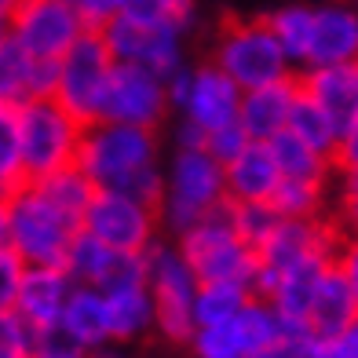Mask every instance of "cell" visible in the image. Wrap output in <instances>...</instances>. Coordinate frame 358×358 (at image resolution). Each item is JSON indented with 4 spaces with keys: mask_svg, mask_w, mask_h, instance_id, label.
Masks as SVG:
<instances>
[{
    "mask_svg": "<svg viewBox=\"0 0 358 358\" xmlns=\"http://www.w3.org/2000/svg\"><path fill=\"white\" fill-rule=\"evenodd\" d=\"M271 157L278 165L282 179H307V183H329L336 176L333 172V157L318 154L315 146H307L303 139H296L292 132H278L274 139H267Z\"/></svg>",
    "mask_w": 358,
    "mask_h": 358,
    "instance_id": "cell-26",
    "label": "cell"
},
{
    "mask_svg": "<svg viewBox=\"0 0 358 358\" xmlns=\"http://www.w3.org/2000/svg\"><path fill=\"white\" fill-rule=\"evenodd\" d=\"M4 37H8V15L0 11V41H4Z\"/></svg>",
    "mask_w": 358,
    "mask_h": 358,
    "instance_id": "cell-47",
    "label": "cell"
},
{
    "mask_svg": "<svg viewBox=\"0 0 358 358\" xmlns=\"http://www.w3.org/2000/svg\"><path fill=\"white\" fill-rule=\"evenodd\" d=\"M85 358H132L124 351V344H103V348H95V351H88Z\"/></svg>",
    "mask_w": 358,
    "mask_h": 358,
    "instance_id": "cell-44",
    "label": "cell"
},
{
    "mask_svg": "<svg viewBox=\"0 0 358 358\" xmlns=\"http://www.w3.org/2000/svg\"><path fill=\"white\" fill-rule=\"evenodd\" d=\"M22 4V0H0V11H4V15H11L15 8H19Z\"/></svg>",
    "mask_w": 358,
    "mask_h": 358,
    "instance_id": "cell-46",
    "label": "cell"
},
{
    "mask_svg": "<svg viewBox=\"0 0 358 358\" xmlns=\"http://www.w3.org/2000/svg\"><path fill=\"white\" fill-rule=\"evenodd\" d=\"M278 329H282V315L271 307V300L252 292V300L234 318L194 329L190 351L194 358H245L256 351H267Z\"/></svg>",
    "mask_w": 358,
    "mask_h": 358,
    "instance_id": "cell-13",
    "label": "cell"
},
{
    "mask_svg": "<svg viewBox=\"0 0 358 358\" xmlns=\"http://www.w3.org/2000/svg\"><path fill=\"white\" fill-rule=\"evenodd\" d=\"M355 8H358V4H355Z\"/></svg>",
    "mask_w": 358,
    "mask_h": 358,
    "instance_id": "cell-49",
    "label": "cell"
},
{
    "mask_svg": "<svg viewBox=\"0 0 358 358\" xmlns=\"http://www.w3.org/2000/svg\"><path fill=\"white\" fill-rule=\"evenodd\" d=\"M103 296H106V311H110L113 344H132V340H143L146 333H154V300H150V289H146V278L106 289Z\"/></svg>",
    "mask_w": 358,
    "mask_h": 358,
    "instance_id": "cell-24",
    "label": "cell"
},
{
    "mask_svg": "<svg viewBox=\"0 0 358 358\" xmlns=\"http://www.w3.org/2000/svg\"><path fill=\"white\" fill-rule=\"evenodd\" d=\"M249 143H252V139L245 136V128L234 121V124H227V128H216L213 136H205V150L213 154L216 161H223V165H227V161H231L234 154H241Z\"/></svg>",
    "mask_w": 358,
    "mask_h": 358,
    "instance_id": "cell-38",
    "label": "cell"
},
{
    "mask_svg": "<svg viewBox=\"0 0 358 358\" xmlns=\"http://www.w3.org/2000/svg\"><path fill=\"white\" fill-rule=\"evenodd\" d=\"M55 329L70 340L77 351H95L103 344H113L110 336V311H106V296L92 285H73L66 307H62V318Z\"/></svg>",
    "mask_w": 358,
    "mask_h": 358,
    "instance_id": "cell-23",
    "label": "cell"
},
{
    "mask_svg": "<svg viewBox=\"0 0 358 358\" xmlns=\"http://www.w3.org/2000/svg\"><path fill=\"white\" fill-rule=\"evenodd\" d=\"M77 169L92 179L95 190H117L157 205L165 161L154 128L95 121L80 136Z\"/></svg>",
    "mask_w": 358,
    "mask_h": 358,
    "instance_id": "cell-1",
    "label": "cell"
},
{
    "mask_svg": "<svg viewBox=\"0 0 358 358\" xmlns=\"http://www.w3.org/2000/svg\"><path fill=\"white\" fill-rule=\"evenodd\" d=\"M340 231L325 216H282L274 231L256 245V292L285 267L303 259H333Z\"/></svg>",
    "mask_w": 358,
    "mask_h": 358,
    "instance_id": "cell-11",
    "label": "cell"
},
{
    "mask_svg": "<svg viewBox=\"0 0 358 358\" xmlns=\"http://www.w3.org/2000/svg\"><path fill=\"white\" fill-rule=\"evenodd\" d=\"M296 85L336 128H348L358 117V62L300 70Z\"/></svg>",
    "mask_w": 358,
    "mask_h": 358,
    "instance_id": "cell-19",
    "label": "cell"
},
{
    "mask_svg": "<svg viewBox=\"0 0 358 358\" xmlns=\"http://www.w3.org/2000/svg\"><path fill=\"white\" fill-rule=\"evenodd\" d=\"M34 358H85V351H77L59 329H48V333H37Z\"/></svg>",
    "mask_w": 358,
    "mask_h": 358,
    "instance_id": "cell-42",
    "label": "cell"
},
{
    "mask_svg": "<svg viewBox=\"0 0 358 358\" xmlns=\"http://www.w3.org/2000/svg\"><path fill=\"white\" fill-rule=\"evenodd\" d=\"M329 183H307V179H282L274 190V213L278 216H325Z\"/></svg>",
    "mask_w": 358,
    "mask_h": 358,
    "instance_id": "cell-31",
    "label": "cell"
},
{
    "mask_svg": "<svg viewBox=\"0 0 358 358\" xmlns=\"http://www.w3.org/2000/svg\"><path fill=\"white\" fill-rule=\"evenodd\" d=\"M22 259L11 249H0V311H11L15 292H19V278H22Z\"/></svg>",
    "mask_w": 358,
    "mask_h": 358,
    "instance_id": "cell-40",
    "label": "cell"
},
{
    "mask_svg": "<svg viewBox=\"0 0 358 358\" xmlns=\"http://www.w3.org/2000/svg\"><path fill=\"white\" fill-rule=\"evenodd\" d=\"M117 15L146 26H165L187 37L198 22V4L194 0H121Z\"/></svg>",
    "mask_w": 358,
    "mask_h": 358,
    "instance_id": "cell-29",
    "label": "cell"
},
{
    "mask_svg": "<svg viewBox=\"0 0 358 358\" xmlns=\"http://www.w3.org/2000/svg\"><path fill=\"white\" fill-rule=\"evenodd\" d=\"M80 231L117 252L143 256L157 241L161 220H157V205L143 198L117 194V190H95V198L80 216Z\"/></svg>",
    "mask_w": 358,
    "mask_h": 358,
    "instance_id": "cell-10",
    "label": "cell"
},
{
    "mask_svg": "<svg viewBox=\"0 0 358 358\" xmlns=\"http://www.w3.org/2000/svg\"><path fill=\"white\" fill-rule=\"evenodd\" d=\"M110 70H113V55H110L103 34L99 29H88V34L55 62L52 99H59L80 124H95L103 113V95H106Z\"/></svg>",
    "mask_w": 358,
    "mask_h": 358,
    "instance_id": "cell-9",
    "label": "cell"
},
{
    "mask_svg": "<svg viewBox=\"0 0 358 358\" xmlns=\"http://www.w3.org/2000/svg\"><path fill=\"white\" fill-rule=\"evenodd\" d=\"M146 289L154 300V333L169 344H190L194 336V292L198 274L176 241H154L143 256Z\"/></svg>",
    "mask_w": 358,
    "mask_h": 358,
    "instance_id": "cell-7",
    "label": "cell"
},
{
    "mask_svg": "<svg viewBox=\"0 0 358 358\" xmlns=\"http://www.w3.org/2000/svg\"><path fill=\"white\" fill-rule=\"evenodd\" d=\"M55 92V62L34 59L11 37L0 41V106H19Z\"/></svg>",
    "mask_w": 358,
    "mask_h": 358,
    "instance_id": "cell-20",
    "label": "cell"
},
{
    "mask_svg": "<svg viewBox=\"0 0 358 358\" xmlns=\"http://www.w3.org/2000/svg\"><path fill=\"white\" fill-rule=\"evenodd\" d=\"M278 183H282V172L274 165L267 143H249L245 150L234 154L223 165V187H227V201L231 205L271 201Z\"/></svg>",
    "mask_w": 358,
    "mask_h": 358,
    "instance_id": "cell-21",
    "label": "cell"
},
{
    "mask_svg": "<svg viewBox=\"0 0 358 358\" xmlns=\"http://www.w3.org/2000/svg\"><path fill=\"white\" fill-rule=\"evenodd\" d=\"M176 245L190 259L198 282H241L256 289V249L241 241L227 201L176 234Z\"/></svg>",
    "mask_w": 358,
    "mask_h": 358,
    "instance_id": "cell-6",
    "label": "cell"
},
{
    "mask_svg": "<svg viewBox=\"0 0 358 358\" xmlns=\"http://www.w3.org/2000/svg\"><path fill=\"white\" fill-rule=\"evenodd\" d=\"M0 249H8V216H4V198H0Z\"/></svg>",
    "mask_w": 358,
    "mask_h": 358,
    "instance_id": "cell-45",
    "label": "cell"
},
{
    "mask_svg": "<svg viewBox=\"0 0 358 358\" xmlns=\"http://www.w3.org/2000/svg\"><path fill=\"white\" fill-rule=\"evenodd\" d=\"M34 187H37L55 208H62V213H66L70 220H77V223H80V216H85L88 201L95 198V183H92V179L80 172L77 165L59 169V172L44 176V179H34Z\"/></svg>",
    "mask_w": 358,
    "mask_h": 358,
    "instance_id": "cell-28",
    "label": "cell"
},
{
    "mask_svg": "<svg viewBox=\"0 0 358 358\" xmlns=\"http://www.w3.org/2000/svg\"><path fill=\"white\" fill-rule=\"evenodd\" d=\"M336 62H358V8L348 0L311 4V26H307L300 70L336 66Z\"/></svg>",
    "mask_w": 358,
    "mask_h": 358,
    "instance_id": "cell-16",
    "label": "cell"
},
{
    "mask_svg": "<svg viewBox=\"0 0 358 358\" xmlns=\"http://www.w3.org/2000/svg\"><path fill=\"white\" fill-rule=\"evenodd\" d=\"M355 315H358V300H355L351 285L340 278L336 267H329L325 278L318 282L315 296H311V307H307V315H303V325L322 340V336L340 333Z\"/></svg>",
    "mask_w": 358,
    "mask_h": 358,
    "instance_id": "cell-25",
    "label": "cell"
},
{
    "mask_svg": "<svg viewBox=\"0 0 358 358\" xmlns=\"http://www.w3.org/2000/svg\"><path fill=\"white\" fill-rule=\"evenodd\" d=\"M34 348L37 333L15 311H0V358H34Z\"/></svg>",
    "mask_w": 358,
    "mask_h": 358,
    "instance_id": "cell-34",
    "label": "cell"
},
{
    "mask_svg": "<svg viewBox=\"0 0 358 358\" xmlns=\"http://www.w3.org/2000/svg\"><path fill=\"white\" fill-rule=\"evenodd\" d=\"M340 187H336V231L340 234H358V179L351 176H336Z\"/></svg>",
    "mask_w": 358,
    "mask_h": 358,
    "instance_id": "cell-36",
    "label": "cell"
},
{
    "mask_svg": "<svg viewBox=\"0 0 358 358\" xmlns=\"http://www.w3.org/2000/svg\"><path fill=\"white\" fill-rule=\"evenodd\" d=\"M70 4L80 11V19L88 22V29H103L113 15H117L121 0H70Z\"/></svg>",
    "mask_w": 358,
    "mask_h": 358,
    "instance_id": "cell-43",
    "label": "cell"
},
{
    "mask_svg": "<svg viewBox=\"0 0 358 358\" xmlns=\"http://www.w3.org/2000/svg\"><path fill=\"white\" fill-rule=\"evenodd\" d=\"M333 267L340 271V278L351 285L355 300H358V234H340V241H336V256H333Z\"/></svg>",
    "mask_w": 358,
    "mask_h": 358,
    "instance_id": "cell-41",
    "label": "cell"
},
{
    "mask_svg": "<svg viewBox=\"0 0 358 358\" xmlns=\"http://www.w3.org/2000/svg\"><path fill=\"white\" fill-rule=\"evenodd\" d=\"M252 292H256L252 285L241 282H201L194 292V329L234 318L252 300Z\"/></svg>",
    "mask_w": 358,
    "mask_h": 358,
    "instance_id": "cell-27",
    "label": "cell"
},
{
    "mask_svg": "<svg viewBox=\"0 0 358 358\" xmlns=\"http://www.w3.org/2000/svg\"><path fill=\"white\" fill-rule=\"evenodd\" d=\"M26 165H22V143L15 128V106H0V198H8L19 187H26Z\"/></svg>",
    "mask_w": 358,
    "mask_h": 358,
    "instance_id": "cell-32",
    "label": "cell"
},
{
    "mask_svg": "<svg viewBox=\"0 0 358 358\" xmlns=\"http://www.w3.org/2000/svg\"><path fill=\"white\" fill-rule=\"evenodd\" d=\"M333 172L358 179V117L348 128H340L336 146H333Z\"/></svg>",
    "mask_w": 358,
    "mask_h": 358,
    "instance_id": "cell-39",
    "label": "cell"
},
{
    "mask_svg": "<svg viewBox=\"0 0 358 358\" xmlns=\"http://www.w3.org/2000/svg\"><path fill=\"white\" fill-rule=\"evenodd\" d=\"M292 99H296V77L241 92L238 124L245 128V136H249L252 143H267V139H274L278 132H285Z\"/></svg>",
    "mask_w": 358,
    "mask_h": 358,
    "instance_id": "cell-22",
    "label": "cell"
},
{
    "mask_svg": "<svg viewBox=\"0 0 358 358\" xmlns=\"http://www.w3.org/2000/svg\"><path fill=\"white\" fill-rule=\"evenodd\" d=\"M311 358H358V315L333 336L315 340Z\"/></svg>",
    "mask_w": 358,
    "mask_h": 358,
    "instance_id": "cell-37",
    "label": "cell"
},
{
    "mask_svg": "<svg viewBox=\"0 0 358 358\" xmlns=\"http://www.w3.org/2000/svg\"><path fill=\"white\" fill-rule=\"evenodd\" d=\"M315 340L318 336L307 329L303 322L282 318V329H278V336H274V344L267 351H271V358H311Z\"/></svg>",
    "mask_w": 358,
    "mask_h": 358,
    "instance_id": "cell-35",
    "label": "cell"
},
{
    "mask_svg": "<svg viewBox=\"0 0 358 358\" xmlns=\"http://www.w3.org/2000/svg\"><path fill=\"white\" fill-rule=\"evenodd\" d=\"M169 106L179 113V121L194 124L201 136H213L216 128L238 121L241 88L216 62L183 66L179 73L169 77Z\"/></svg>",
    "mask_w": 358,
    "mask_h": 358,
    "instance_id": "cell-8",
    "label": "cell"
},
{
    "mask_svg": "<svg viewBox=\"0 0 358 358\" xmlns=\"http://www.w3.org/2000/svg\"><path fill=\"white\" fill-rule=\"evenodd\" d=\"M285 132H292L296 139H303L307 146H315L318 154L325 157H333V146H336V136H340V128L325 117V113L307 99V95L300 92L296 85V99H292V110H289V124H285Z\"/></svg>",
    "mask_w": 358,
    "mask_h": 358,
    "instance_id": "cell-30",
    "label": "cell"
},
{
    "mask_svg": "<svg viewBox=\"0 0 358 358\" xmlns=\"http://www.w3.org/2000/svg\"><path fill=\"white\" fill-rule=\"evenodd\" d=\"M227 205H231V201H227ZM231 216H234V227H238L241 241H249L252 249H256L259 241H264V238L274 231V223L282 220L278 213H274V205H271V201H256V205H231Z\"/></svg>",
    "mask_w": 358,
    "mask_h": 358,
    "instance_id": "cell-33",
    "label": "cell"
},
{
    "mask_svg": "<svg viewBox=\"0 0 358 358\" xmlns=\"http://www.w3.org/2000/svg\"><path fill=\"white\" fill-rule=\"evenodd\" d=\"M15 128H19L22 143L26 179L34 183V179L77 165L80 136L88 124H80L59 99L44 95V99H26L15 106Z\"/></svg>",
    "mask_w": 358,
    "mask_h": 358,
    "instance_id": "cell-5",
    "label": "cell"
},
{
    "mask_svg": "<svg viewBox=\"0 0 358 358\" xmlns=\"http://www.w3.org/2000/svg\"><path fill=\"white\" fill-rule=\"evenodd\" d=\"M99 34L113 62H132V66H143L165 80L187 66V37L176 34V29L146 26V22L124 19V15H113Z\"/></svg>",
    "mask_w": 358,
    "mask_h": 358,
    "instance_id": "cell-14",
    "label": "cell"
},
{
    "mask_svg": "<svg viewBox=\"0 0 358 358\" xmlns=\"http://www.w3.org/2000/svg\"><path fill=\"white\" fill-rule=\"evenodd\" d=\"M227 201L223 187V161H216L205 146H176L161 172L157 194V220L161 231L172 238L183 234L190 223H198L205 213H213Z\"/></svg>",
    "mask_w": 358,
    "mask_h": 358,
    "instance_id": "cell-2",
    "label": "cell"
},
{
    "mask_svg": "<svg viewBox=\"0 0 358 358\" xmlns=\"http://www.w3.org/2000/svg\"><path fill=\"white\" fill-rule=\"evenodd\" d=\"M169 80L157 77L132 62H113L106 95H103V113L99 121H117V124H136V128H154L169 113Z\"/></svg>",
    "mask_w": 358,
    "mask_h": 358,
    "instance_id": "cell-15",
    "label": "cell"
},
{
    "mask_svg": "<svg viewBox=\"0 0 358 358\" xmlns=\"http://www.w3.org/2000/svg\"><path fill=\"white\" fill-rule=\"evenodd\" d=\"M8 216V249L26 267H62L80 223L70 220L62 208H55L44 194L26 183L4 198Z\"/></svg>",
    "mask_w": 358,
    "mask_h": 358,
    "instance_id": "cell-3",
    "label": "cell"
},
{
    "mask_svg": "<svg viewBox=\"0 0 358 358\" xmlns=\"http://www.w3.org/2000/svg\"><path fill=\"white\" fill-rule=\"evenodd\" d=\"M245 358H271V351H256V355H245Z\"/></svg>",
    "mask_w": 358,
    "mask_h": 358,
    "instance_id": "cell-48",
    "label": "cell"
},
{
    "mask_svg": "<svg viewBox=\"0 0 358 358\" xmlns=\"http://www.w3.org/2000/svg\"><path fill=\"white\" fill-rule=\"evenodd\" d=\"M70 292H73V278L66 274V267H22L11 311L34 333H48L59 325Z\"/></svg>",
    "mask_w": 358,
    "mask_h": 358,
    "instance_id": "cell-18",
    "label": "cell"
},
{
    "mask_svg": "<svg viewBox=\"0 0 358 358\" xmlns=\"http://www.w3.org/2000/svg\"><path fill=\"white\" fill-rule=\"evenodd\" d=\"M143 256L117 252V249L103 245V241H95L92 234L77 231V238H73V245H70L66 264H62V267H66V274L73 278V285H92V289L106 292V289H117V285L146 278Z\"/></svg>",
    "mask_w": 358,
    "mask_h": 358,
    "instance_id": "cell-17",
    "label": "cell"
},
{
    "mask_svg": "<svg viewBox=\"0 0 358 358\" xmlns=\"http://www.w3.org/2000/svg\"><path fill=\"white\" fill-rule=\"evenodd\" d=\"M88 34V22L70 0H22L8 15V37L34 59L59 62Z\"/></svg>",
    "mask_w": 358,
    "mask_h": 358,
    "instance_id": "cell-12",
    "label": "cell"
},
{
    "mask_svg": "<svg viewBox=\"0 0 358 358\" xmlns=\"http://www.w3.org/2000/svg\"><path fill=\"white\" fill-rule=\"evenodd\" d=\"M208 62H216L241 92L296 77V66H292V59L278 44V37L271 34L267 19H231V22H223L216 41H213V59Z\"/></svg>",
    "mask_w": 358,
    "mask_h": 358,
    "instance_id": "cell-4",
    "label": "cell"
}]
</instances>
